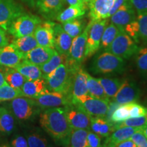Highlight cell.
<instances>
[{"label": "cell", "instance_id": "ba28073f", "mask_svg": "<svg viewBox=\"0 0 147 147\" xmlns=\"http://www.w3.org/2000/svg\"><path fill=\"white\" fill-rule=\"evenodd\" d=\"M93 21H91L85 27L84 31L78 36L73 38L68 55L67 56V62L71 65H81L84 61V51L88 33Z\"/></svg>", "mask_w": 147, "mask_h": 147}, {"label": "cell", "instance_id": "4dcf8cb0", "mask_svg": "<svg viewBox=\"0 0 147 147\" xmlns=\"http://www.w3.org/2000/svg\"><path fill=\"white\" fill-rule=\"evenodd\" d=\"M12 44L24 55L38 46L34 34L16 38Z\"/></svg>", "mask_w": 147, "mask_h": 147}, {"label": "cell", "instance_id": "681fc988", "mask_svg": "<svg viewBox=\"0 0 147 147\" xmlns=\"http://www.w3.org/2000/svg\"><path fill=\"white\" fill-rule=\"evenodd\" d=\"M70 6H77L81 8H87V6L82 2L81 0H64Z\"/></svg>", "mask_w": 147, "mask_h": 147}, {"label": "cell", "instance_id": "83f0119b", "mask_svg": "<svg viewBox=\"0 0 147 147\" xmlns=\"http://www.w3.org/2000/svg\"><path fill=\"white\" fill-rule=\"evenodd\" d=\"M2 71L5 81L9 85L15 89H21L27 79L16 69L2 67Z\"/></svg>", "mask_w": 147, "mask_h": 147}, {"label": "cell", "instance_id": "816d5d0a", "mask_svg": "<svg viewBox=\"0 0 147 147\" xmlns=\"http://www.w3.org/2000/svg\"><path fill=\"white\" fill-rule=\"evenodd\" d=\"M115 147H136V144H134V142L131 139H129L125 141L121 142L120 144H119Z\"/></svg>", "mask_w": 147, "mask_h": 147}, {"label": "cell", "instance_id": "52a82bcc", "mask_svg": "<svg viewBox=\"0 0 147 147\" xmlns=\"http://www.w3.org/2000/svg\"><path fill=\"white\" fill-rule=\"evenodd\" d=\"M67 119L71 129H90L91 117L86 113L77 101L63 106Z\"/></svg>", "mask_w": 147, "mask_h": 147}, {"label": "cell", "instance_id": "8992f818", "mask_svg": "<svg viewBox=\"0 0 147 147\" xmlns=\"http://www.w3.org/2000/svg\"><path fill=\"white\" fill-rule=\"evenodd\" d=\"M12 115L20 121H28L38 114L40 108L35 99L27 97H16L9 104Z\"/></svg>", "mask_w": 147, "mask_h": 147}, {"label": "cell", "instance_id": "484cf974", "mask_svg": "<svg viewBox=\"0 0 147 147\" xmlns=\"http://www.w3.org/2000/svg\"><path fill=\"white\" fill-rule=\"evenodd\" d=\"M18 72L21 74L27 80H34L42 78V72L39 66L34 65L23 61L14 67Z\"/></svg>", "mask_w": 147, "mask_h": 147}, {"label": "cell", "instance_id": "f5cc1de1", "mask_svg": "<svg viewBox=\"0 0 147 147\" xmlns=\"http://www.w3.org/2000/svg\"><path fill=\"white\" fill-rule=\"evenodd\" d=\"M21 1H23V3H26L27 5H29L31 8H35L36 0H21Z\"/></svg>", "mask_w": 147, "mask_h": 147}, {"label": "cell", "instance_id": "7a4b0ae2", "mask_svg": "<svg viewBox=\"0 0 147 147\" xmlns=\"http://www.w3.org/2000/svg\"><path fill=\"white\" fill-rule=\"evenodd\" d=\"M78 66L80 65H70L66 59L54 71L43 78L46 81L48 90L71 95L74 75Z\"/></svg>", "mask_w": 147, "mask_h": 147}, {"label": "cell", "instance_id": "b9f144b4", "mask_svg": "<svg viewBox=\"0 0 147 147\" xmlns=\"http://www.w3.org/2000/svg\"><path fill=\"white\" fill-rule=\"evenodd\" d=\"M124 32L131 37L134 41L138 44L140 42V36H139V25L138 23L137 18L135 21L131 22L125 27H124Z\"/></svg>", "mask_w": 147, "mask_h": 147}, {"label": "cell", "instance_id": "603a6c76", "mask_svg": "<svg viewBox=\"0 0 147 147\" xmlns=\"http://www.w3.org/2000/svg\"><path fill=\"white\" fill-rule=\"evenodd\" d=\"M21 90L24 97L36 99L40 95L50 91L47 89L45 80L43 78L34 80H26Z\"/></svg>", "mask_w": 147, "mask_h": 147}, {"label": "cell", "instance_id": "d6a6232c", "mask_svg": "<svg viewBox=\"0 0 147 147\" xmlns=\"http://www.w3.org/2000/svg\"><path fill=\"white\" fill-rule=\"evenodd\" d=\"M89 130L83 129H71L69 145L70 147H89L87 143V134Z\"/></svg>", "mask_w": 147, "mask_h": 147}, {"label": "cell", "instance_id": "5b68a950", "mask_svg": "<svg viewBox=\"0 0 147 147\" xmlns=\"http://www.w3.org/2000/svg\"><path fill=\"white\" fill-rule=\"evenodd\" d=\"M138 49L136 42L124 30H121L105 51L113 53L123 59H128L135 55Z\"/></svg>", "mask_w": 147, "mask_h": 147}, {"label": "cell", "instance_id": "44dd1931", "mask_svg": "<svg viewBox=\"0 0 147 147\" xmlns=\"http://www.w3.org/2000/svg\"><path fill=\"white\" fill-rule=\"evenodd\" d=\"M55 52L54 49L38 46L24 55L23 61L40 67L50 59Z\"/></svg>", "mask_w": 147, "mask_h": 147}, {"label": "cell", "instance_id": "db71d44e", "mask_svg": "<svg viewBox=\"0 0 147 147\" xmlns=\"http://www.w3.org/2000/svg\"><path fill=\"white\" fill-rule=\"evenodd\" d=\"M5 84H8V83H7L6 81H5L4 75H3V72L1 71V70H0V87L4 85Z\"/></svg>", "mask_w": 147, "mask_h": 147}, {"label": "cell", "instance_id": "60d3db41", "mask_svg": "<svg viewBox=\"0 0 147 147\" xmlns=\"http://www.w3.org/2000/svg\"><path fill=\"white\" fill-rule=\"evenodd\" d=\"M136 14V18L139 25L140 40L147 43V11Z\"/></svg>", "mask_w": 147, "mask_h": 147}, {"label": "cell", "instance_id": "8fae6325", "mask_svg": "<svg viewBox=\"0 0 147 147\" xmlns=\"http://www.w3.org/2000/svg\"><path fill=\"white\" fill-rule=\"evenodd\" d=\"M77 101L84 111L91 117L105 118L110 102L95 98L91 95H84ZM73 102V101H72Z\"/></svg>", "mask_w": 147, "mask_h": 147}, {"label": "cell", "instance_id": "7dc6e473", "mask_svg": "<svg viewBox=\"0 0 147 147\" xmlns=\"http://www.w3.org/2000/svg\"><path fill=\"white\" fill-rule=\"evenodd\" d=\"M11 147H29L27 139L23 136L16 135L10 141Z\"/></svg>", "mask_w": 147, "mask_h": 147}, {"label": "cell", "instance_id": "3957f363", "mask_svg": "<svg viewBox=\"0 0 147 147\" xmlns=\"http://www.w3.org/2000/svg\"><path fill=\"white\" fill-rule=\"evenodd\" d=\"M125 61L113 53L104 51L95 57L90 70L95 74L122 73L125 69Z\"/></svg>", "mask_w": 147, "mask_h": 147}, {"label": "cell", "instance_id": "ffe728a7", "mask_svg": "<svg viewBox=\"0 0 147 147\" xmlns=\"http://www.w3.org/2000/svg\"><path fill=\"white\" fill-rule=\"evenodd\" d=\"M73 38L63 30L62 25L55 23L54 25V48L61 55H68Z\"/></svg>", "mask_w": 147, "mask_h": 147}, {"label": "cell", "instance_id": "7402d4cb", "mask_svg": "<svg viewBox=\"0 0 147 147\" xmlns=\"http://www.w3.org/2000/svg\"><path fill=\"white\" fill-rule=\"evenodd\" d=\"M142 128L123 127L117 129L104 140V147H115L121 142L130 139L136 131Z\"/></svg>", "mask_w": 147, "mask_h": 147}, {"label": "cell", "instance_id": "277c9868", "mask_svg": "<svg viewBox=\"0 0 147 147\" xmlns=\"http://www.w3.org/2000/svg\"><path fill=\"white\" fill-rule=\"evenodd\" d=\"M42 21L39 16L25 12L12 22L8 32L15 38L34 34L36 27Z\"/></svg>", "mask_w": 147, "mask_h": 147}, {"label": "cell", "instance_id": "c3c4849f", "mask_svg": "<svg viewBox=\"0 0 147 147\" xmlns=\"http://www.w3.org/2000/svg\"><path fill=\"white\" fill-rule=\"evenodd\" d=\"M8 45V40L5 34V31L0 27V48Z\"/></svg>", "mask_w": 147, "mask_h": 147}, {"label": "cell", "instance_id": "1f68e13d", "mask_svg": "<svg viewBox=\"0 0 147 147\" xmlns=\"http://www.w3.org/2000/svg\"><path fill=\"white\" fill-rule=\"evenodd\" d=\"M67 59V56L63 55H61L59 53L55 52L50 59L44 63L43 65L40 66V69L42 72V78L47 76L53 71H54L59 65H60L62 63L65 61Z\"/></svg>", "mask_w": 147, "mask_h": 147}, {"label": "cell", "instance_id": "30bf717a", "mask_svg": "<svg viewBox=\"0 0 147 147\" xmlns=\"http://www.w3.org/2000/svg\"><path fill=\"white\" fill-rule=\"evenodd\" d=\"M25 12L23 7L14 0H0V27L8 31L12 22Z\"/></svg>", "mask_w": 147, "mask_h": 147}, {"label": "cell", "instance_id": "d4e9b609", "mask_svg": "<svg viewBox=\"0 0 147 147\" xmlns=\"http://www.w3.org/2000/svg\"><path fill=\"white\" fill-rule=\"evenodd\" d=\"M87 8H81L77 6H69L65 10H62L57 14L55 20L61 23H65L72 20L82 18L87 12Z\"/></svg>", "mask_w": 147, "mask_h": 147}, {"label": "cell", "instance_id": "ee69618b", "mask_svg": "<svg viewBox=\"0 0 147 147\" xmlns=\"http://www.w3.org/2000/svg\"><path fill=\"white\" fill-rule=\"evenodd\" d=\"M102 138L91 130L88 131L87 143L89 147H104V142H102Z\"/></svg>", "mask_w": 147, "mask_h": 147}, {"label": "cell", "instance_id": "d6986e66", "mask_svg": "<svg viewBox=\"0 0 147 147\" xmlns=\"http://www.w3.org/2000/svg\"><path fill=\"white\" fill-rule=\"evenodd\" d=\"M87 72L82 65L77 67L74 75L71 87L73 101L77 100L84 95H89L87 85Z\"/></svg>", "mask_w": 147, "mask_h": 147}, {"label": "cell", "instance_id": "836d02e7", "mask_svg": "<svg viewBox=\"0 0 147 147\" xmlns=\"http://www.w3.org/2000/svg\"><path fill=\"white\" fill-rule=\"evenodd\" d=\"M121 29L118 28L116 25L113 23H110L107 25L103 32L102 40L100 42V49L105 51L107 48L110 45V44L113 42L115 39L117 35L121 32Z\"/></svg>", "mask_w": 147, "mask_h": 147}, {"label": "cell", "instance_id": "bcb514c9", "mask_svg": "<svg viewBox=\"0 0 147 147\" xmlns=\"http://www.w3.org/2000/svg\"><path fill=\"white\" fill-rule=\"evenodd\" d=\"M136 13L147 11V0H129Z\"/></svg>", "mask_w": 147, "mask_h": 147}, {"label": "cell", "instance_id": "f1b7e54d", "mask_svg": "<svg viewBox=\"0 0 147 147\" xmlns=\"http://www.w3.org/2000/svg\"><path fill=\"white\" fill-rule=\"evenodd\" d=\"M87 89L89 92V95L95 98L100 99V100H105L107 102H110V99L106 95L104 91L102 86L101 85L100 82L97 78H93L89 74L87 73Z\"/></svg>", "mask_w": 147, "mask_h": 147}, {"label": "cell", "instance_id": "ab89813d", "mask_svg": "<svg viewBox=\"0 0 147 147\" xmlns=\"http://www.w3.org/2000/svg\"><path fill=\"white\" fill-rule=\"evenodd\" d=\"M26 139L29 147H49L47 139L38 132L27 134Z\"/></svg>", "mask_w": 147, "mask_h": 147}, {"label": "cell", "instance_id": "7c38bea8", "mask_svg": "<svg viewBox=\"0 0 147 147\" xmlns=\"http://www.w3.org/2000/svg\"><path fill=\"white\" fill-rule=\"evenodd\" d=\"M40 109L65 106L73 101L72 96L59 92L49 91L35 99Z\"/></svg>", "mask_w": 147, "mask_h": 147}, {"label": "cell", "instance_id": "2e32d148", "mask_svg": "<svg viewBox=\"0 0 147 147\" xmlns=\"http://www.w3.org/2000/svg\"><path fill=\"white\" fill-rule=\"evenodd\" d=\"M24 59V54L12 44L0 48V66L14 68Z\"/></svg>", "mask_w": 147, "mask_h": 147}, {"label": "cell", "instance_id": "5bb4252c", "mask_svg": "<svg viewBox=\"0 0 147 147\" xmlns=\"http://www.w3.org/2000/svg\"><path fill=\"white\" fill-rule=\"evenodd\" d=\"M136 12L128 0L110 16V22L121 30H124L127 24L136 20Z\"/></svg>", "mask_w": 147, "mask_h": 147}, {"label": "cell", "instance_id": "d590c367", "mask_svg": "<svg viewBox=\"0 0 147 147\" xmlns=\"http://www.w3.org/2000/svg\"><path fill=\"white\" fill-rule=\"evenodd\" d=\"M136 64L139 72L144 76L147 74V46L139 47L135 54Z\"/></svg>", "mask_w": 147, "mask_h": 147}, {"label": "cell", "instance_id": "f907efd6", "mask_svg": "<svg viewBox=\"0 0 147 147\" xmlns=\"http://www.w3.org/2000/svg\"><path fill=\"white\" fill-rule=\"evenodd\" d=\"M127 1L128 0H114L113 6V8H112L111 11H110V16L115 13L116 11L117 10V9H118L121 5H123L125 2H126V1Z\"/></svg>", "mask_w": 147, "mask_h": 147}, {"label": "cell", "instance_id": "4fadbf2b", "mask_svg": "<svg viewBox=\"0 0 147 147\" xmlns=\"http://www.w3.org/2000/svg\"><path fill=\"white\" fill-rule=\"evenodd\" d=\"M140 96V90L137 84L131 79L123 80L119 91L113 99L119 104H125L137 102Z\"/></svg>", "mask_w": 147, "mask_h": 147}, {"label": "cell", "instance_id": "9f6ffc18", "mask_svg": "<svg viewBox=\"0 0 147 147\" xmlns=\"http://www.w3.org/2000/svg\"><path fill=\"white\" fill-rule=\"evenodd\" d=\"M81 1L88 7L89 6V5L90 4V3L92 1V0H81Z\"/></svg>", "mask_w": 147, "mask_h": 147}, {"label": "cell", "instance_id": "9a60e30c", "mask_svg": "<svg viewBox=\"0 0 147 147\" xmlns=\"http://www.w3.org/2000/svg\"><path fill=\"white\" fill-rule=\"evenodd\" d=\"M51 20L42 21L34 33L38 46L54 49V25Z\"/></svg>", "mask_w": 147, "mask_h": 147}, {"label": "cell", "instance_id": "680465c9", "mask_svg": "<svg viewBox=\"0 0 147 147\" xmlns=\"http://www.w3.org/2000/svg\"><path fill=\"white\" fill-rule=\"evenodd\" d=\"M146 77H147V74H146Z\"/></svg>", "mask_w": 147, "mask_h": 147}, {"label": "cell", "instance_id": "6da1fadb", "mask_svg": "<svg viewBox=\"0 0 147 147\" xmlns=\"http://www.w3.org/2000/svg\"><path fill=\"white\" fill-rule=\"evenodd\" d=\"M40 124L53 140L59 145H69L71 127L64 107L45 109L40 115Z\"/></svg>", "mask_w": 147, "mask_h": 147}, {"label": "cell", "instance_id": "8d00e7d4", "mask_svg": "<svg viewBox=\"0 0 147 147\" xmlns=\"http://www.w3.org/2000/svg\"><path fill=\"white\" fill-rule=\"evenodd\" d=\"M19 97H24L21 89L12 87L8 84L0 87V102L11 101Z\"/></svg>", "mask_w": 147, "mask_h": 147}, {"label": "cell", "instance_id": "f546056e", "mask_svg": "<svg viewBox=\"0 0 147 147\" xmlns=\"http://www.w3.org/2000/svg\"><path fill=\"white\" fill-rule=\"evenodd\" d=\"M97 79L102 86L107 97L110 101L113 100L122 84L123 80L119 78H99Z\"/></svg>", "mask_w": 147, "mask_h": 147}, {"label": "cell", "instance_id": "f35d334b", "mask_svg": "<svg viewBox=\"0 0 147 147\" xmlns=\"http://www.w3.org/2000/svg\"><path fill=\"white\" fill-rule=\"evenodd\" d=\"M128 118H129L128 104H121L112 114L110 121L112 123L115 124L123 122Z\"/></svg>", "mask_w": 147, "mask_h": 147}, {"label": "cell", "instance_id": "11a10c76", "mask_svg": "<svg viewBox=\"0 0 147 147\" xmlns=\"http://www.w3.org/2000/svg\"><path fill=\"white\" fill-rule=\"evenodd\" d=\"M142 132L145 135V136L147 138V124L142 129Z\"/></svg>", "mask_w": 147, "mask_h": 147}, {"label": "cell", "instance_id": "6f0895ef", "mask_svg": "<svg viewBox=\"0 0 147 147\" xmlns=\"http://www.w3.org/2000/svg\"><path fill=\"white\" fill-rule=\"evenodd\" d=\"M0 147H10V146H8V145H1V146H0Z\"/></svg>", "mask_w": 147, "mask_h": 147}, {"label": "cell", "instance_id": "ac0fdd59", "mask_svg": "<svg viewBox=\"0 0 147 147\" xmlns=\"http://www.w3.org/2000/svg\"><path fill=\"white\" fill-rule=\"evenodd\" d=\"M63 1L64 0H36L35 8L46 19L53 20L63 9Z\"/></svg>", "mask_w": 147, "mask_h": 147}, {"label": "cell", "instance_id": "7bdbcfd3", "mask_svg": "<svg viewBox=\"0 0 147 147\" xmlns=\"http://www.w3.org/2000/svg\"><path fill=\"white\" fill-rule=\"evenodd\" d=\"M129 117H138L147 115V108L135 102L128 103Z\"/></svg>", "mask_w": 147, "mask_h": 147}, {"label": "cell", "instance_id": "cb8c5ba5", "mask_svg": "<svg viewBox=\"0 0 147 147\" xmlns=\"http://www.w3.org/2000/svg\"><path fill=\"white\" fill-rule=\"evenodd\" d=\"M90 130L102 138L108 137L115 131L114 124L102 117H91Z\"/></svg>", "mask_w": 147, "mask_h": 147}, {"label": "cell", "instance_id": "74e56055", "mask_svg": "<svg viewBox=\"0 0 147 147\" xmlns=\"http://www.w3.org/2000/svg\"><path fill=\"white\" fill-rule=\"evenodd\" d=\"M147 124V115L138 117H129L123 122L114 124L115 129L123 127H131L143 128Z\"/></svg>", "mask_w": 147, "mask_h": 147}, {"label": "cell", "instance_id": "e0dca14e", "mask_svg": "<svg viewBox=\"0 0 147 147\" xmlns=\"http://www.w3.org/2000/svg\"><path fill=\"white\" fill-rule=\"evenodd\" d=\"M113 4L114 0H92L88 6L91 21H101L110 17V11Z\"/></svg>", "mask_w": 147, "mask_h": 147}, {"label": "cell", "instance_id": "4316f807", "mask_svg": "<svg viewBox=\"0 0 147 147\" xmlns=\"http://www.w3.org/2000/svg\"><path fill=\"white\" fill-rule=\"evenodd\" d=\"M15 121L14 115L3 106H0V132L10 135L14 131Z\"/></svg>", "mask_w": 147, "mask_h": 147}, {"label": "cell", "instance_id": "e575fe53", "mask_svg": "<svg viewBox=\"0 0 147 147\" xmlns=\"http://www.w3.org/2000/svg\"><path fill=\"white\" fill-rule=\"evenodd\" d=\"M61 25L63 30L71 38H74L84 31L85 28V21L82 20V18H78L62 23Z\"/></svg>", "mask_w": 147, "mask_h": 147}, {"label": "cell", "instance_id": "f6af8a7d", "mask_svg": "<svg viewBox=\"0 0 147 147\" xmlns=\"http://www.w3.org/2000/svg\"><path fill=\"white\" fill-rule=\"evenodd\" d=\"M130 139L133 141L136 147H147V138L142 132V129L136 131Z\"/></svg>", "mask_w": 147, "mask_h": 147}, {"label": "cell", "instance_id": "9c48e42d", "mask_svg": "<svg viewBox=\"0 0 147 147\" xmlns=\"http://www.w3.org/2000/svg\"><path fill=\"white\" fill-rule=\"evenodd\" d=\"M108 24V20L93 21L90 27L86 42L84 58L91 57L99 51L102 36L106 27Z\"/></svg>", "mask_w": 147, "mask_h": 147}]
</instances>
